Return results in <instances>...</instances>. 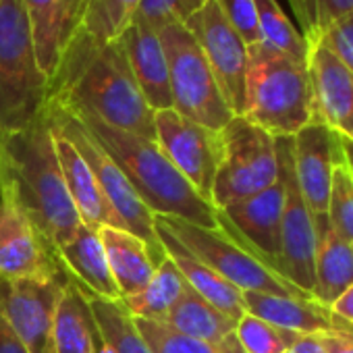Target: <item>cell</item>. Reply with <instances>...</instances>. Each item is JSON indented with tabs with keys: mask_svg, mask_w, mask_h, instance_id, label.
<instances>
[{
	"mask_svg": "<svg viewBox=\"0 0 353 353\" xmlns=\"http://www.w3.org/2000/svg\"><path fill=\"white\" fill-rule=\"evenodd\" d=\"M48 88V102L90 110L102 123L145 139L156 135L154 110L135 81L121 38L104 46L75 38Z\"/></svg>",
	"mask_w": 353,
	"mask_h": 353,
	"instance_id": "1",
	"label": "cell"
},
{
	"mask_svg": "<svg viewBox=\"0 0 353 353\" xmlns=\"http://www.w3.org/2000/svg\"><path fill=\"white\" fill-rule=\"evenodd\" d=\"M0 181L11 188L54 256L81 229L59 164L50 108L28 129L0 137Z\"/></svg>",
	"mask_w": 353,
	"mask_h": 353,
	"instance_id": "2",
	"label": "cell"
},
{
	"mask_svg": "<svg viewBox=\"0 0 353 353\" xmlns=\"http://www.w3.org/2000/svg\"><path fill=\"white\" fill-rule=\"evenodd\" d=\"M63 108L75 114L100 148L117 162L135 194L154 216H172L200 227L219 229L214 206L190 185V181L172 166L154 139L114 129L90 110L71 106Z\"/></svg>",
	"mask_w": 353,
	"mask_h": 353,
	"instance_id": "3",
	"label": "cell"
},
{
	"mask_svg": "<svg viewBox=\"0 0 353 353\" xmlns=\"http://www.w3.org/2000/svg\"><path fill=\"white\" fill-rule=\"evenodd\" d=\"M272 137H293L314 121L307 63L262 42L248 46L243 114Z\"/></svg>",
	"mask_w": 353,
	"mask_h": 353,
	"instance_id": "4",
	"label": "cell"
},
{
	"mask_svg": "<svg viewBox=\"0 0 353 353\" xmlns=\"http://www.w3.org/2000/svg\"><path fill=\"white\" fill-rule=\"evenodd\" d=\"M50 100L23 0L0 5V137L28 129Z\"/></svg>",
	"mask_w": 353,
	"mask_h": 353,
	"instance_id": "5",
	"label": "cell"
},
{
	"mask_svg": "<svg viewBox=\"0 0 353 353\" xmlns=\"http://www.w3.org/2000/svg\"><path fill=\"white\" fill-rule=\"evenodd\" d=\"M158 36L168 65L172 110L190 121L221 131L235 114L225 102L200 44L183 23L166 26Z\"/></svg>",
	"mask_w": 353,
	"mask_h": 353,
	"instance_id": "6",
	"label": "cell"
},
{
	"mask_svg": "<svg viewBox=\"0 0 353 353\" xmlns=\"http://www.w3.org/2000/svg\"><path fill=\"white\" fill-rule=\"evenodd\" d=\"M221 143L223 152L210 198L214 210L252 198L279 179L274 137L245 117H233L221 129Z\"/></svg>",
	"mask_w": 353,
	"mask_h": 353,
	"instance_id": "7",
	"label": "cell"
},
{
	"mask_svg": "<svg viewBox=\"0 0 353 353\" xmlns=\"http://www.w3.org/2000/svg\"><path fill=\"white\" fill-rule=\"evenodd\" d=\"M160 223L179 239L194 256L219 272L225 281L235 285L239 291H258L289 297H312L299 291L293 283L283 279L279 272L268 268L252 252H248L237 239L219 229L200 227L172 216H156Z\"/></svg>",
	"mask_w": 353,
	"mask_h": 353,
	"instance_id": "8",
	"label": "cell"
},
{
	"mask_svg": "<svg viewBox=\"0 0 353 353\" xmlns=\"http://www.w3.org/2000/svg\"><path fill=\"white\" fill-rule=\"evenodd\" d=\"M48 108H50L52 121L75 143L79 154L90 164L104 198L108 200V204L112 206V210L121 219L123 229L133 233L135 237H139L150 248L156 264H162L164 258H166V252H164V248H162V243H160V239L156 235L154 214L148 210V206L135 194V190L127 181V176L123 174V170L100 148V143L88 133V129L77 121L75 114H71L67 108H63V106H59L54 102H48Z\"/></svg>",
	"mask_w": 353,
	"mask_h": 353,
	"instance_id": "9",
	"label": "cell"
},
{
	"mask_svg": "<svg viewBox=\"0 0 353 353\" xmlns=\"http://www.w3.org/2000/svg\"><path fill=\"white\" fill-rule=\"evenodd\" d=\"M279 172L285 183V204L281 216V254L279 272L299 291L314 297L316 289V227L293 170L291 137H274Z\"/></svg>",
	"mask_w": 353,
	"mask_h": 353,
	"instance_id": "10",
	"label": "cell"
},
{
	"mask_svg": "<svg viewBox=\"0 0 353 353\" xmlns=\"http://www.w3.org/2000/svg\"><path fill=\"white\" fill-rule=\"evenodd\" d=\"M154 141L190 185L210 204L216 168L221 162V131L181 117L176 110L154 112Z\"/></svg>",
	"mask_w": 353,
	"mask_h": 353,
	"instance_id": "11",
	"label": "cell"
},
{
	"mask_svg": "<svg viewBox=\"0 0 353 353\" xmlns=\"http://www.w3.org/2000/svg\"><path fill=\"white\" fill-rule=\"evenodd\" d=\"M65 283L63 270L50 279H0V312L28 353H54V316Z\"/></svg>",
	"mask_w": 353,
	"mask_h": 353,
	"instance_id": "12",
	"label": "cell"
},
{
	"mask_svg": "<svg viewBox=\"0 0 353 353\" xmlns=\"http://www.w3.org/2000/svg\"><path fill=\"white\" fill-rule=\"evenodd\" d=\"M200 44L225 102L235 117L243 114L245 104V75H248V44L231 28L214 0L194 13L183 23Z\"/></svg>",
	"mask_w": 353,
	"mask_h": 353,
	"instance_id": "13",
	"label": "cell"
},
{
	"mask_svg": "<svg viewBox=\"0 0 353 353\" xmlns=\"http://www.w3.org/2000/svg\"><path fill=\"white\" fill-rule=\"evenodd\" d=\"M61 272L59 260L11 188L0 181V279H50Z\"/></svg>",
	"mask_w": 353,
	"mask_h": 353,
	"instance_id": "14",
	"label": "cell"
},
{
	"mask_svg": "<svg viewBox=\"0 0 353 353\" xmlns=\"http://www.w3.org/2000/svg\"><path fill=\"white\" fill-rule=\"evenodd\" d=\"M283 204L285 183L279 172V179L270 188L262 190L252 198L216 210V223L248 252H252L268 268L279 272Z\"/></svg>",
	"mask_w": 353,
	"mask_h": 353,
	"instance_id": "15",
	"label": "cell"
},
{
	"mask_svg": "<svg viewBox=\"0 0 353 353\" xmlns=\"http://www.w3.org/2000/svg\"><path fill=\"white\" fill-rule=\"evenodd\" d=\"M293 170L297 188L312 216H324L328 210L330 181L341 152L339 133L324 123L312 121L291 137Z\"/></svg>",
	"mask_w": 353,
	"mask_h": 353,
	"instance_id": "16",
	"label": "cell"
},
{
	"mask_svg": "<svg viewBox=\"0 0 353 353\" xmlns=\"http://www.w3.org/2000/svg\"><path fill=\"white\" fill-rule=\"evenodd\" d=\"M310 83L314 121L353 137V73L320 42H310Z\"/></svg>",
	"mask_w": 353,
	"mask_h": 353,
	"instance_id": "17",
	"label": "cell"
},
{
	"mask_svg": "<svg viewBox=\"0 0 353 353\" xmlns=\"http://www.w3.org/2000/svg\"><path fill=\"white\" fill-rule=\"evenodd\" d=\"M88 3L90 0H23L36 59L48 83L81 28Z\"/></svg>",
	"mask_w": 353,
	"mask_h": 353,
	"instance_id": "18",
	"label": "cell"
},
{
	"mask_svg": "<svg viewBox=\"0 0 353 353\" xmlns=\"http://www.w3.org/2000/svg\"><path fill=\"white\" fill-rule=\"evenodd\" d=\"M241 297L245 314L262 318L283 330H291L297 334H353V326L339 318L316 297H289L258 291H241Z\"/></svg>",
	"mask_w": 353,
	"mask_h": 353,
	"instance_id": "19",
	"label": "cell"
},
{
	"mask_svg": "<svg viewBox=\"0 0 353 353\" xmlns=\"http://www.w3.org/2000/svg\"><path fill=\"white\" fill-rule=\"evenodd\" d=\"M52 137H54V148H57V156H59V164L63 170L67 192L73 200V206H75L81 223L96 231L102 227L123 229L121 219L117 216V212L104 198L90 164L79 154L75 143L59 129V125L54 121H52Z\"/></svg>",
	"mask_w": 353,
	"mask_h": 353,
	"instance_id": "20",
	"label": "cell"
},
{
	"mask_svg": "<svg viewBox=\"0 0 353 353\" xmlns=\"http://www.w3.org/2000/svg\"><path fill=\"white\" fill-rule=\"evenodd\" d=\"M131 71L135 81L148 102V106L156 110L172 108L170 83H168V65L164 57V48L158 32L152 28L131 21L129 28L121 34Z\"/></svg>",
	"mask_w": 353,
	"mask_h": 353,
	"instance_id": "21",
	"label": "cell"
},
{
	"mask_svg": "<svg viewBox=\"0 0 353 353\" xmlns=\"http://www.w3.org/2000/svg\"><path fill=\"white\" fill-rule=\"evenodd\" d=\"M57 260L67 279L73 281L83 293L108 301H121V293L112 279L106 252L96 229L81 225L75 237L57 252Z\"/></svg>",
	"mask_w": 353,
	"mask_h": 353,
	"instance_id": "22",
	"label": "cell"
},
{
	"mask_svg": "<svg viewBox=\"0 0 353 353\" xmlns=\"http://www.w3.org/2000/svg\"><path fill=\"white\" fill-rule=\"evenodd\" d=\"M154 229H156V235H158L166 256L172 260V264L176 268H179V272L185 276L188 285L196 293H200L208 303H212L216 310H221L223 314H227L233 320H239L245 314L241 291L235 285L225 281L219 272H214L198 256H194L156 216H154Z\"/></svg>",
	"mask_w": 353,
	"mask_h": 353,
	"instance_id": "23",
	"label": "cell"
},
{
	"mask_svg": "<svg viewBox=\"0 0 353 353\" xmlns=\"http://www.w3.org/2000/svg\"><path fill=\"white\" fill-rule=\"evenodd\" d=\"M316 227V289L314 297L332 305L353 285V245L343 239L324 216H314Z\"/></svg>",
	"mask_w": 353,
	"mask_h": 353,
	"instance_id": "24",
	"label": "cell"
},
{
	"mask_svg": "<svg viewBox=\"0 0 353 353\" xmlns=\"http://www.w3.org/2000/svg\"><path fill=\"white\" fill-rule=\"evenodd\" d=\"M98 233L121 299L139 293L152 281L158 268L150 248L125 229L102 227Z\"/></svg>",
	"mask_w": 353,
	"mask_h": 353,
	"instance_id": "25",
	"label": "cell"
},
{
	"mask_svg": "<svg viewBox=\"0 0 353 353\" xmlns=\"http://www.w3.org/2000/svg\"><path fill=\"white\" fill-rule=\"evenodd\" d=\"M52 341L54 353H96L100 343L90 303L81 289L69 279L59 299Z\"/></svg>",
	"mask_w": 353,
	"mask_h": 353,
	"instance_id": "26",
	"label": "cell"
},
{
	"mask_svg": "<svg viewBox=\"0 0 353 353\" xmlns=\"http://www.w3.org/2000/svg\"><path fill=\"white\" fill-rule=\"evenodd\" d=\"M162 322H166L170 328L179 330L188 336L208 343H221L229 339L231 334H235V326H237V320L216 310L190 285L185 287L181 299L174 303V307L168 312V316Z\"/></svg>",
	"mask_w": 353,
	"mask_h": 353,
	"instance_id": "27",
	"label": "cell"
},
{
	"mask_svg": "<svg viewBox=\"0 0 353 353\" xmlns=\"http://www.w3.org/2000/svg\"><path fill=\"white\" fill-rule=\"evenodd\" d=\"M185 287H188L185 276L166 256L164 262L158 264L152 281L139 293L125 297L121 301L135 318L164 320L168 316V312L174 307V303L181 299Z\"/></svg>",
	"mask_w": 353,
	"mask_h": 353,
	"instance_id": "28",
	"label": "cell"
},
{
	"mask_svg": "<svg viewBox=\"0 0 353 353\" xmlns=\"http://www.w3.org/2000/svg\"><path fill=\"white\" fill-rule=\"evenodd\" d=\"M83 295L90 303L98 336L104 345H108L114 353H152L135 324V316H131L123 301H108L90 293Z\"/></svg>",
	"mask_w": 353,
	"mask_h": 353,
	"instance_id": "29",
	"label": "cell"
},
{
	"mask_svg": "<svg viewBox=\"0 0 353 353\" xmlns=\"http://www.w3.org/2000/svg\"><path fill=\"white\" fill-rule=\"evenodd\" d=\"M139 3L141 0H90L75 38L92 46H104L121 38L133 21Z\"/></svg>",
	"mask_w": 353,
	"mask_h": 353,
	"instance_id": "30",
	"label": "cell"
},
{
	"mask_svg": "<svg viewBox=\"0 0 353 353\" xmlns=\"http://www.w3.org/2000/svg\"><path fill=\"white\" fill-rule=\"evenodd\" d=\"M135 324L152 353H245L235 334L221 343H208L174 330L162 320L135 318Z\"/></svg>",
	"mask_w": 353,
	"mask_h": 353,
	"instance_id": "31",
	"label": "cell"
},
{
	"mask_svg": "<svg viewBox=\"0 0 353 353\" xmlns=\"http://www.w3.org/2000/svg\"><path fill=\"white\" fill-rule=\"evenodd\" d=\"M258 28H260V42L295 59L307 63L310 59V44L301 32L289 21L285 11L276 0H254Z\"/></svg>",
	"mask_w": 353,
	"mask_h": 353,
	"instance_id": "32",
	"label": "cell"
},
{
	"mask_svg": "<svg viewBox=\"0 0 353 353\" xmlns=\"http://www.w3.org/2000/svg\"><path fill=\"white\" fill-rule=\"evenodd\" d=\"M326 219L343 239L353 243V174L345 162L343 150L339 152L332 170Z\"/></svg>",
	"mask_w": 353,
	"mask_h": 353,
	"instance_id": "33",
	"label": "cell"
},
{
	"mask_svg": "<svg viewBox=\"0 0 353 353\" xmlns=\"http://www.w3.org/2000/svg\"><path fill=\"white\" fill-rule=\"evenodd\" d=\"M235 336L245 353H285L299 334L272 326L252 314H243L237 320Z\"/></svg>",
	"mask_w": 353,
	"mask_h": 353,
	"instance_id": "34",
	"label": "cell"
},
{
	"mask_svg": "<svg viewBox=\"0 0 353 353\" xmlns=\"http://www.w3.org/2000/svg\"><path fill=\"white\" fill-rule=\"evenodd\" d=\"M204 5L206 0H141L133 19L160 32L172 23H185Z\"/></svg>",
	"mask_w": 353,
	"mask_h": 353,
	"instance_id": "35",
	"label": "cell"
},
{
	"mask_svg": "<svg viewBox=\"0 0 353 353\" xmlns=\"http://www.w3.org/2000/svg\"><path fill=\"white\" fill-rule=\"evenodd\" d=\"M214 3L248 46L260 42V28L254 0H214Z\"/></svg>",
	"mask_w": 353,
	"mask_h": 353,
	"instance_id": "36",
	"label": "cell"
},
{
	"mask_svg": "<svg viewBox=\"0 0 353 353\" xmlns=\"http://www.w3.org/2000/svg\"><path fill=\"white\" fill-rule=\"evenodd\" d=\"M314 42H320L324 48H328L353 73V13L322 30Z\"/></svg>",
	"mask_w": 353,
	"mask_h": 353,
	"instance_id": "37",
	"label": "cell"
},
{
	"mask_svg": "<svg viewBox=\"0 0 353 353\" xmlns=\"http://www.w3.org/2000/svg\"><path fill=\"white\" fill-rule=\"evenodd\" d=\"M289 7L301 28L303 38L314 42L318 38V19H316V0H289Z\"/></svg>",
	"mask_w": 353,
	"mask_h": 353,
	"instance_id": "38",
	"label": "cell"
},
{
	"mask_svg": "<svg viewBox=\"0 0 353 353\" xmlns=\"http://www.w3.org/2000/svg\"><path fill=\"white\" fill-rule=\"evenodd\" d=\"M349 13H353V0H316L318 34Z\"/></svg>",
	"mask_w": 353,
	"mask_h": 353,
	"instance_id": "39",
	"label": "cell"
},
{
	"mask_svg": "<svg viewBox=\"0 0 353 353\" xmlns=\"http://www.w3.org/2000/svg\"><path fill=\"white\" fill-rule=\"evenodd\" d=\"M285 353H328L324 334H299Z\"/></svg>",
	"mask_w": 353,
	"mask_h": 353,
	"instance_id": "40",
	"label": "cell"
},
{
	"mask_svg": "<svg viewBox=\"0 0 353 353\" xmlns=\"http://www.w3.org/2000/svg\"><path fill=\"white\" fill-rule=\"evenodd\" d=\"M0 353H28L19 336L13 332V328L5 320L3 312H0Z\"/></svg>",
	"mask_w": 353,
	"mask_h": 353,
	"instance_id": "41",
	"label": "cell"
},
{
	"mask_svg": "<svg viewBox=\"0 0 353 353\" xmlns=\"http://www.w3.org/2000/svg\"><path fill=\"white\" fill-rule=\"evenodd\" d=\"M328 353H353V334L351 332H332L324 334Z\"/></svg>",
	"mask_w": 353,
	"mask_h": 353,
	"instance_id": "42",
	"label": "cell"
},
{
	"mask_svg": "<svg viewBox=\"0 0 353 353\" xmlns=\"http://www.w3.org/2000/svg\"><path fill=\"white\" fill-rule=\"evenodd\" d=\"M330 310L339 316V318H343L347 324H351L353 326V285L330 305Z\"/></svg>",
	"mask_w": 353,
	"mask_h": 353,
	"instance_id": "43",
	"label": "cell"
},
{
	"mask_svg": "<svg viewBox=\"0 0 353 353\" xmlns=\"http://www.w3.org/2000/svg\"><path fill=\"white\" fill-rule=\"evenodd\" d=\"M339 141H341V150H343V156H345V162L353 174V141L345 135H339Z\"/></svg>",
	"mask_w": 353,
	"mask_h": 353,
	"instance_id": "44",
	"label": "cell"
},
{
	"mask_svg": "<svg viewBox=\"0 0 353 353\" xmlns=\"http://www.w3.org/2000/svg\"><path fill=\"white\" fill-rule=\"evenodd\" d=\"M96 353H114V351H112L108 345H104V343L100 341V343H98V349H96Z\"/></svg>",
	"mask_w": 353,
	"mask_h": 353,
	"instance_id": "45",
	"label": "cell"
},
{
	"mask_svg": "<svg viewBox=\"0 0 353 353\" xmlns=\"http://www.w3.org/2000/svg\"><path fill=\"white\" fill-rule=\"evenodd\" d=\"M0 5H3V0H0Z\"/></svg>",
	"mask_w": 353,
	"mask_h": 353,
	"instance_id": "46",
	"label": "cell"
},
{
	"mask_svg": "<svg viewBox=\"0 0 353 353\" xmlns=\"http://www.w3.org/2000/svg\"><path fill=\"white\" fill-rule=\"evenodd\" d=\"M349 139H351V141H353V137H349Z\"/></svg>",
	"mask_w": 353,
	"mask_h": 353,
	"instance_id": "47",
	"label": "cell"
},
{
	"mask_svg": "<svg viewBox=\"0 0 353 353\" xmlns=\"http://www.w3.org/2000/svg\"><path fill=\"white\" fill-rule=\"evenodd\" d=\"M351 245H353V243H351Z\"/></svg>",
	"mask_w": 353,
	"mask_h": 353,
	"instance_id": "48",
	"label": "cell"
}]
</instances>
